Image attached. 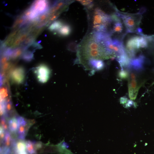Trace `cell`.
<instances>
[{
  "label": "cell",
  "instance_id": "cell-1",
  "mask_svg": "<svg viewBox=\"0 0 154 154\" xmlns=\"http://www.w3.org/2000/svg\"><path fill=\"white\" fill-rule=\"evenodd\" d=\"M112 21V17L100 9H95L93 17V27L97 32H105Z\"/></svg>",
  "mask_w": 154,
  "mask_h": 154
},
{
  "label": "cell",
  "instance_id": "cell-2",
  "mask_svg": "<svg viewBox=\"0 0 154 154\" xmlns=\"http://www.w3.org/2000/svg\"><path fill=\"white\" fill-rule=\"evenodd\" d=\"M147 46V40L145 38L139 37H132L127 41L126 46L128 57L133 58L136 50L140 48H144Z\"/></svg>",
  "mask_w": 154,
  "mask_h": 154
},
{
  "label": "cell",
  "instance_id": "cell-3",
  "mask_svg": "<svg viewBox=\"0 0 154 154\" xmlns=\"http://www.w3.org/2000/svg\"><path fill=\"white\" fill-rule=\"evenodd\" d=\"M119 15L123 20L127 31L129 32H134L140 22V19L137 18L139 16V15L121 14L120 13Z\"/></svg>",
  "mask_w": 154,
  "mask_h": 154
},
{
  "label": "cell",
  "instance_id": "cell-4",
  "mask_svg": "<svg viewBox=\"0 0 154 154\" xmlns=\"http://www.w3.org/2000/svg\"><path fill=\"white\" fill-rule=\"evenodd\" d=\"M38 81L40 83H44L49 80L51 75V70L46 65L42 64L36 67L34 70Z\"/></svg>",
  "mask_w": 154,
  "mask_h": 154
},
{
  "label": "cell",
  "instance_id": "cell-5",
  "mask_svg": "<svg viewBox=\"0 0 154 154\" xmlns=\"http://www.w3.org/2000/svg\"><path fill=\"white\" fill-rule=\"evenodd\" d=\"M48 9V2L44 0L35 1L30 8L31 13L30 18L34 19L39 14L46 12Z\"/></svg>",
  "mask_w": 154,
  "mask_h": 154
},
{
  "label": "cell",
  "instance_id": "cell-6",
  "mask_svg": "<svg viewBox=\"0 0 154 154\" xmlns=\"http://www.w3.org/2000/svg\"><path fill=\"white\" fill-rule=\"evenodd\" d=\"M10 76L12 80L15 83L18 84H22L25 78V70L22 67L16 68L11 72Z\"/></svg>",
  "mask_w": 154,
  "mask_h": 154
},
{
  "label": "cell",
  "instance_id": "cell-7",
  "mask_svg": "<svg viewBox=\"0 0 154 154\" xmlns=\"http://www.w3.org/2000/svg\"><path fill=\"white\" fill-rule=\"evenodd\" d=\"M128 82L129 96L131 100H134L137 97L139 87L137 86L136 79H129Z\"/></svg>",
  "mask_w": 154,
  "mask_h": 154
},
{
  "label": "cell",
  "instance_id": "cell-8",
  "mask_svg": "<svg viewBox=\"0 0 154 154\" xmlns=\"http://www.w3.org/2000/svg\"><path fill=\"white\" fill-rule=\"evenodd\" d=\"M145 58L143 56L141 55L137 58L131 59L128 67L136 71L141 70L143 68Z\"/></svg>",
  "mask_w": 154,
  "mask_h": 154
},
{
  "label": "cell",
  "instance_id": "cell-9",
  "mask_svg": "<svg viewBox=\"0 0 154 154\" xmlns=\"http://www.w3.org/2000/svg\"><path fill=\"white\" fill-rule=\"evenodd\" d=\"M15 154H19L26 151L25 143L24 141H20L16 143H13Z\"/></svg>",
  "mask_w": 154,
  "mask_h": 154
},
{
  "label": "cell",
  "instance_id": "cell-10",
  "mask_svg": "<svg viewBox=\"0 0 154 154\" xmlns=\"http://www.w3.org/2000/svg\"><path fill=\"white\" fill-rule=\"evenodd\" d=\"M89 63L91 66L95 70H101L104 67V62L101 60L91 59L89 60Z\"/></svg>",
  "mask_w": 154,
  "mask_h": 154
},
{
  "label": "cell",
  "instance_id": "cell-11",
  "mask_svg": "<svg viewBox=\"0 0 154 154\" xmlns=\"http://www.w3.org/2000/svg\"><path fill=\"white\" fill-rule=\"evenodd\" d=\"M71 32V27L68 24H64L57 31L60 35L64 37L69 35Z\"/></svg>",
  "mask_w": 154,
  "mask_h": 154
},
{
  "label": "cell",
  "instance_id": "cell-12",
  "mask_svg": "<svg viewBox=\"0 0 154 154\" xmlns=\"http://www.w3.org/2000/svg\"><path fill=\"white\" fill-rule=\"evenodd\" d=\"M8 127L10 131L11 132H15L17 131L18 124L17 118L14 117L10 119L8 121Z\"/></svg>",
  "mask_w": 154,
  "mask_h": 154
},
{
  "label": "cell",
  "instance_id": "cell-13",
  "mask_svg": "<svg viewBox=\"0 0 154 154\" xmlns=\"http://www.w3.org/2000/svg\"><path fill=\"white\" fill-rule=\"evenodd\" d=\"M35 142L29 140L26 141V150L28 154H37L35 146Z\"/></svg>",
  "mask_w": 154,
  "mask_h": 154
},
{
  "label": "cell",
  "instance_id": "cell-14",
  "mask_svg": "<svg viewBox=\"0 0 154 154\" xmlns=\"http://www.w3.org/2000/svg\"><path fill=\"white\" fill-rule=\"evenodd\" d=\"M116 21L113 29V31L116 33H120L123 30V26L120 20L118 17L114 19Z\"/></svg>",
  "mask_w": 154,
  "mask_h": 154
},
{
  "label": "cell",
  "instance_id": "cell-15",
  "mask_svg": "<svg viewBox=\"0 0 154 154\" xmlns=\"http://www.w3.org/2000/svg\"><path fill=\"white\" fill-rule=\"evenodd\" d=\"M64 24L60 20L54 21L49 27L48 29L51 31H58Z\"/></svg>",
  "mask_w": 154,
  "mask_h": 154
},
{
  "label": "cell",
  "instance_id": "cell-16",
  "mask_svg": "<svg viewBox=\"0 0 154 154\" xmlns=\"http://www.w3.org/2000/svg\"><path fill=\"white\" fill-rule=\"evenodd\" d=\"M33 52L26 50L23 51L22 58L26 61H31L33 58Z\"/></svg>",
  "mask_w": 154,
  "mask_h": 154
},
{
  "label": "cell",
  "instance_id": "cell-17",
  "mask_svg": "<svg viewBox=\"0 0 154 154\" xmlns=\"http://www.w3.org/2000/svg\"><path fill=\"white\" fill-rule=\"evenodd\" d=\"M8 95L7 88L4 87H2L0 90V102L7 100Z\"/></svg>",
  "mask_w": 154,
  "mask_h": 154
},
{
  "label": "cell",
  "instance_id": "cell-18",
  "mask_svg": "<svg viewBox=\"0 0 154 154\" xmlns=\"http://www.w3.org/2000/svg\"><path fill=\"white\" fill-rule=\"evenodd\" d=\"M4 141V146L9 147L11 144V137L10 133L7 131H6L5 132Z\"/></svg>",
  "mask_w": 154,
  "mask_h": 154
},
{
  "label": "cell",
  "instance_id": "cell-19",
  "mask_svg": "<svg viewBox=\"0 0 154 154\" xmlns=\"http://www.w3.org/2000/svg\"><path fill=\"white\" fill-rule=\"evenodd\" d=\"M118 77L121 79H126L129 77L127 71L123 69H121L118 72Z\"/></svg>",
  "mask_w": 154,
  "mask_h": 154
},
{
  "label": "cell",
  "instance_id": "cell-20",
  "mask_svg": "<svg viewBox=\"0 0 154 154\" xmlns=\"http://www.w3.org/2000/svg\"><path fill=\"white\" fill-rule=\"evenodd\" d=\"M16 118L18 123V125L26 126L27 122L24 118L21 116H18Z\"/></svg>",
  "mask_w": 154,
  "mask_h": 154
},
{
  "label": "cell",
  "instance_id": "cell-21",
  "mask_svg": "<svg viewBox=\"0 0 154 154\" xmlns=\"http://www.w3.org/2000/svg\"><path fill=\"white\" fill-rule=\"evenodd\" d=\"M1 154H10L11 150L10 147L4 146L0 148Z\"/></svg>",
  "mask_w": 154,
  "mask_h": 154
},
{
  "label": "cell",
  "instance_id": "cell-22",
  "mask_svg": "<svg viewBox=\"0 0 154 154\" xmlns=\"http://www.w3.org/2000/svg\"><path fill=\"white\" fill-rule=\"evenodd\" d=\"M1 127L5 131L7 129L8 126L6 123L5 118L3 116H2L1 119Z\"/></svg>",
  "mask_w": 154,
  "mask_h": 154
},
{
  "label": "cell",
  "instance_id": "cell-23",
  "mask_svg": "<svg viewBox=\"0 0 154 154\" xmlns=\"http://www.w3.org/2000/svg\"><path fill=\"white\" fill-rule=\"evenodd\" d=\"M34 40V38L32 37H29L27 38L24 42V44L28 45L32 44Z\"/></svg>",
  "mask_w": 154,
  "mask_h": 154
},
{
  "label": "cell",
  "instance_id": "cell-24",
  "mask_svg": "<svg viewBox=\"0 0 154 154\" xmlns=\"http://www.w3.org/2000/svg\"><path fill=\"white\" fill-rule=\"evenodd\" d=\"M81 4L84 6H91L93 2L91 0H78Z\"/></svg>",
  "mask_w": 154,
  "mask_h": 154
},
{
  "label": "cell",
  "instance_id": "cell-25",
  "mask_svg": "<svg viewBox=\"0 0 154 154\" xmlns=\"http://www.w3.org/2000/svg\"><path fill=\"white\" fill-rule=\"evenodd\" d=\"M12 108V103L9 101H8L6 105V113L9 112Z\"/></svg>",
  "mask_w": 154,
  "mask_h": 154
},
{
  "label": "cell",
  "instance_id": "cell-26",
  "mask_svg": "<svg viewBox=\"0 0 154 154\" xmlns=\"http://www.w3.org/2000/svg\"><path fill=\"white\" fill-rule=\"evenodd\" d=\"M127 98L125 97H121L120 99V102L121 104H124L126 103L128 101Z\"/></svg>",
  "mask_w": 154,
  "mask_h": 154
},
{
  "label": "cell",
  "instance_id": "cell-27",
  "mask_svg": "<svg viewBox=\"0 0 154 154\" xmlns=\"http://www.w3.org/2000/svg\"><path fill=\"white\" fill-rule=\"evenodd\" d=\"M27 36L28 35L27 34H24L20 36L19 38L21 42H22L23 41H25L26 39Z\"/></svg>",
  "mask_w": 154,
  "mask_h": 154
},
{
  "label": "cell",
  "instance_id": "cell-28",
  "mask_svg": "<svg viewBox=\"0 0 154 154\" xmlns=\"http://www.w3.org/2000/svg\"><path fill=\"white\" fill-rule=\"evenodd\" d=\"M0 137L1 139H4L5 135V131L4 130L3 128L2 127H0Z\"/></svg>",
  "mask_w": 154,
  "mask_h": 154
},
{
  "label": "cell",
  "instance_id": "cell-29",
  "mask_svg": "<svg viewBox=\"0 0 154 154\" xmlns=\"http://www.w3.org/2000/svg\"><path fill=\"white\" fill-rule=\"evenodd\" d=\"M133 104V102L131 100H128L126 103L125 105V107L128 108L130 107Z\"/></svg>",
  "mask_w": 154,
  "mask_h": 154
},
{
  "label": "cell",
  "instance_id": "cell-30",
  "mask_svg": "<svg viewBox=\"0 0 154 154\" xmlns=\"http://www.w3.org/2000/svg\"><path fill=\"white\" fill-rule=\"evenodd\" d=\"M47 15L45 14L41 15L39 18V20L40 21H42L45 20L47 17Z\"/></svg>",
  "mask_w": 154,
  "mask_h": 154
},
{
  "label": "cell",
  "instance_id": "cell-31",
  "mask_svg": "<svg viewBox=\"0 0 154 154\" xmlns=\"http://www.w3.org/2000/svg\"><path fill=\"white\" fill-rule=\"evenodd\" d=\"M9 58L6 56H3L1 58V64H4L8 60Z\"/></svg>",
  "mask_w": 154,
  "mask_h": 154
},
{
  "label": "cell",
  "instance_id": "cell-32",
  "mask_svg": "<svg viewBox=\"0 0 154 154\" xmlns=\"http://www.w3.org/2000/svg\"><path fill=\"white\" fill-rule=\"evenodd\" d=\"M21 42L19 38H18L15 40L14 43V44L13 45V46H18L19 44Z\"/></svg>",
  "mask_w": 154,
  "mask_h": 154
},
{
  "label": "cell",
  "instance_id": "cell-33",
  "mask_svg": "<svg viewBox=\"0 0 154 154\" xmlns=\"http://www.w3.org/2000/svg\"><path fill=\"white\" fill-rule=\"evenodd\" d=\"M59 13H57L56 14L54 15H53L52 17L50 19V21H52L54 20L59 15Z\"/></svg>",
  "mask_w": 154,
  "mask_h": 154
},
{
  "label": "cell",
  "instance_id": "cell-34",
  "mask_svg": "<svg viewBox=\"0 0 154 154\" xmlns=\"http://www.w3.org/2000/svg\"><path fill=\"white\" fill-rule=\"evenodd\" d=\"M64 4V3L63 1H61L59 2L58 3H57L56 5L59 7H61Z\"/></svg>",
  "mask_w": 154,
  "mask_h": 154
}]
</instances>
